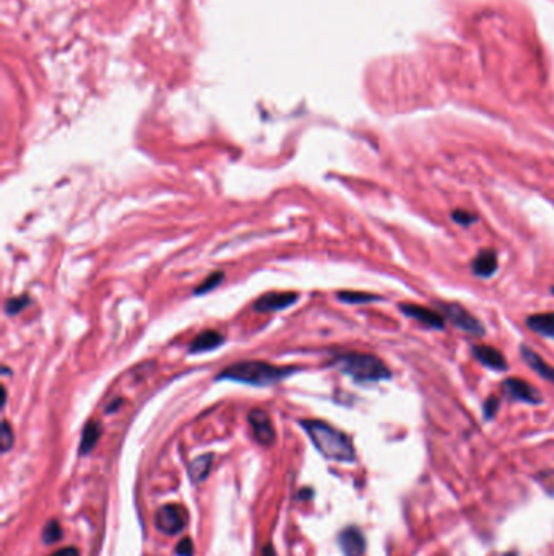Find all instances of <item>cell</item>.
<instances>
[{
  "instance_id": "ac0fdd59",
  "label": "cell",
  "mask_w": 554,
  "mask_h": 556,
  "mask_svg": "<svg viewBox=\"0 0 554 556\" xmlns=\"http://www.w3.org/2000/svg\"><path fill=\"white\" fill-rule=\"evenodd\" d=\"M340 301L346 303V305H366V303L372 301H381L382 298L377 295H369V293H362V291H340L336 295Z\"/></svg>"
},
{
  "instance_id": "30bf717a",
  "label": "cell",
  "mask_w": 554,
  "mask_h": 556,
  "mask_svg": "<svg viewBox=\"0 0 554 556\" xmlns=\"http://www.w3.org/2000/svg\"><path fill=\"white\" fill-rule=\"evenodd\" d=\"M473 355L483 366L490 368L492 371H506L509 365L506 356L502 355L501 350L491 345H475L471 348Z\"/></svg>"
},
{
  "instance_id": "3957f363",
  "label": "cell",
  "mask_w": 554,
  "mask_h": 556,
  "mask_svg": "<svg viewBox=\"0 0 554 556\" xmlns=\"http://www.w3.org/2000/svg\"><path fill=\"white\" fill-rule=\"evenodd\" d=\"M332 365L357 384H374L392 377V371L379 356L361 352L336 353Z\"/></svg>"
},
{
  "instance_id": "9a60e30c",
  "label": "cell",
  "mask_w": 554,
  "mask_h": 556,
  "mask_svg": "<svg viewBox=\"0 0 554 556\" xmlns=\"http://www.w3.org/2000/svg\"><path fill=\"white\" fill-rule=\"evenodd\" d=\"M525 324L538 335L554 338V312H540V314L528 316Z\"/></svg>"
},
{
  "instance_id": "6da1fadb",
  "label": "cell",
  "mask_w": 554,
  "mask_h": 556,
  "mask_svg": "<svg viewBox=\"0 0 554 556\" xmlns=\"http://www.w3.org/2000/svg\"><path fill=\"white\" fill-rule=\"evenodd\" d=\"M301 426L307 436L325 459L335 462H353L356 459L355 446L343 431L320 422V419H302Z\"/></svg>"
},
{
  "instance_id": "9c48e42d",
  "label": "cell",
  "mask_w": 554,
  "mask_h": 556,
  "mask_svg": "<svg viewBox=\"0 0 554 556\" xmlns=\"http://www.w3.org/2000/svg\"><path fill=\"white\" fill-rule=\"evenodd\" d=\"M298 298H299L298 293L270 291L262 295L259 300L254 303V310L259 312H276L293 306L294 303L298 301Z\"/></svg>"
},
{
  "instance_id": "ba28073f",
  "label": "cell",
  "mask_w": 554,
  "mask_h": 556,
  "mask_svg": "<svg viewBox=\"0 0 554 556\" xmlns=\"http://www.w3.org/2000/svg\"><path fill=\"white\" fill-rule=\"evenodd\" d=\"M249 424L252 428L255 441L262 446H271L275 443V428L271 424L269 413L262 408H254L249 412Z\"/></svg>"
},
{
  "instance_id": "ffe728a7",
  "label": "cell",
  "mask_w": 554,
  "mask_h": 556,
  "mask_svg": "<svg viewBox=\"0 0 554 556\" xmlns=\"http://www.w3.org/2000/svg\"><path fill=\"white\" fill-rule=\"evenodd\" d=\"M223 277H225L223 272H213V274L206 277V280L201 283V285H199L197 288H195L194 295H205V293L211 291L213 288H216L221 282H223Z\"/></svg>"
},
{
  "instance_id": "44dd1931",
  "label": "cell",
  "mask_w": 554,
  "mask_h": 556,
  "mask_svg": "<svg viewBox=\"0 0 554 556\" xmlns=\"http://www.w3.org/2000/svg\"><path fill=\"white\" fill-rule=\"evenodd\" d=\"M28 301L29 298L27 295L10 298V300H7V303H5V312H7L8 316H17L22 312V310H24V307L28 306Z\"/></svg>"
},
{
  "instance_id": "2e32d148",
  "label": "cell",
  "mask_w": 554,
  "mask_h": 556,
  "mask_svg": "<svg viewBox=\"0 0 554 556\" xmlns=\"http://www.w3.org/2000/svg\"><path fill=\"white\" fill-rule=\"evenodd\" d=\"M101 431H103V428H101L99 422H94L93 419V422L87 423V426L83 428L82 433V441H80V454L82 456H87L97 446L98 439L101 438Z\"/></svg>"
},
{
  "instance_id": "d6986e66",
  "label": "cell",
  "mask_w": 554,
  "mask_h": 556,
  "mask_svg": "<svg viewBox=\"0 0 554 556\" xmlns=\"http://www.w3.org/2000/svg\"><path fill=\"white\" fill-rule=\"evenodd\" d=\"M62 538V529L57 520H49L46 527L43 530V542L48 545H52Z\"/></svg>"
},
{
  "instance_id": "484cf974",
  "label": "cell",
  "mask_w": 554,
  "mask_h": 556,
  "mask_svg": "<svg viewBox=\"0 0 554 556\" xmlns=\"http://www.w3.org/2000/svg\"><path fill=\"white\" fill-rule=\"evenodd\" d=\"M49 556H80V553H78L77 548L67 547V548H60V550H57V552L52 553V555H49Z\"/></svg>"
},
{
  "instance_id": "d4e9b609",
  "label": "cell",
  "mask_w": 554,
  "mask_h": 556,
  "mask_svg": "<svg viewBox=\"0 0 554 556\" xmlns=\"http://www.w3.org/2000/svg\"><path fill=\"white\" fill-rule=\"evenodd\" d=\"M176 553L179 556H192L194 555V545H192V540L190 538H184L180 540L178 548H176Z\"/></svg>"
},
{
  "instance_id": "603a6c76",
  "label": "cell",
  "mask_w": 554,
  "mask_h": 556,
  "mask_svg": "<svg viewBox=\"0 0 554 556\" xmlns=\"http://www.w3.org/2000/svg\"><path fill=\"white\" fill-rule=\"evenodd\" d=\"M0 444H2V452H8L13 447V431L10 428L7 419L2 423V433H0Z\"/></svg>"
},
{
  "instance_id": "277c9868",
  "label": "cell",
  "mask_w": 554,
  "mask_h": 556,
  "mask_svg": "<svg viewBox=\"0 0 554 556\" xmlns=\"http://www.w3.org/2000/svg\"><path fill=\"white\" fill-rule=\"evenodd\" d=\"M439 310L442 316L446 317V321L452 322L453 327H457L458 331L468 333L473 337H483L485 335V326L481 324V321H478L470 311H467L465 307L458 303H439Z\"/></svg>"
},
{
  "instance_id": "8992f818",
  "label": "cell",
  "mask_w": 554,
  "mask_h": 556,
  "mask_svg": "<svg viewBox=\"0 0 554 556\" xmlns=\"http://www.w3.org/2000/svg\"><path fill=\"white\" fill-rule=\"evenodd\" d=\"M502 392L507 398L516 402H525L530 405L541 403V394L530 382L523 381L520 377H509L502 382Z\"/></svg>"
},
{
  "instance_id": "83f0119b",
  "label": "cell",
  "mask_w": 554,
  "mask_h": 556,
  "mask_svg": "<svg viewBox=\"0 0 554 556\" xmlns=\"http://www.w3.org/2000/svg\"><path fill=\"white\" fill-rule=\"evenodd\" d=\"M551 293L554 295V286H551Z\"/></svg>"
},
{
  "instance_id": "5bb4252c",
  "label": "cell",
  "mask_w": 554,
  "mask_h": 556,
  "mask_svg": "<svg viewBox=\"0 0 554 556\" xmlns=\"http://www.w3.org/2000/svg\"><path fill=\"white\" fill-rule=\"evenodd\" d=\"M225 342V337L221 335L220 332L216 331H204L200 332L197 337L194 338L192 343H190L189 347V353L190 355H200V353H206V352H213L216 348L223 345Z\"/></svg>"
},
{
  "instance_id": "7c38bea8",
  "label": "cell",
  "mask_w": 554,
  "mask_h": 556,
  "mask_svg": "<svg viewBox=\"0 0 554 556\" xmlns=\"http://www.w3.org/2000/svg\"><path fill=\"white\" fill-rule=\"evenodd\" d=\"M339 543L346 556H361L366 550L364 535L361 534L360 529L348 527L340 534Z\"/></svg>"
},
{
  "instance_id": "7a4b0ae2",
  "label": "cell",
  "mask_w": 554,
  "mask_h": 556,
  "mask_svg": "<svg viewBox=\"0 0 554 556\" xmlns=\"http://www.w3.org/2000/svg\"><path fill=\"white\" fill-rule=\"evenodd\" d=\"M296 373L294 368H280L275 365H270L267 361L259 360H248V361H238L233 365L226 366L221 371L216 379L218 381H231L239 384H248V386H257V387H267L274 386L283 381L285 377H288L290 374Z\"/></svg>"
},
{
  "instance_id": "52a82bcc",
  "label": "cell",
  "mask_w": 554,
  "mask_h": 556,
  "mask_svg": "<svg viewBox=\"0 0 554 556\" xmlns=\"http://www.w3.org/2000/svg\"><path fill=\"white\" fill-rule=\"evenodd\" d=\"M400 311L406 317L420 322L425 327L436 328V331H442L446 327V317L442 316V312H437L431 307L415 305V303H403L400 305Z\"/></svg>"
},
{
  "instance_id": "e0dca14e",
  "label": "cell",
  "mask_w": 554,
  "mask_h": 556,
  "mask_svg": "<svg viewBox=\"0 0 554 556\" xmlns=\"http://www.w3.org/2000/svg\"><path fill=\"white\" fill-rule=\"evenodd\" d=\"M211 465H213V454H204L197 459H194L189 465V475L194 482H204L208 477Z\"/></svg>"
},
{
  "instance_id": "8fae6325",
  "label": "cell",
  "mask_w": 554,
  "mask_h": 556,
  "mask_svg": "<svg viewBox=\"0 0 554 556\" xmlns=\"http://www.w3.org/2000/svg\"><path fill=\"white\" fill-rule=\"evenodd\" d=\"M497 254L495 249H481L471 260V272L478 278H491L497 272Z\"/></svg>"
},
{
  "instance_id": "4fadbf2b",
  "label": "cell",
  "mask_w": 554,
  "mask_h": 556,
  "mask_svg": "<svg viewBox=\"0 0 554 556\" xmlns=\"http://www.w3.org/2000/svg\"><path fill=\"white\" fill-rule=\"evenodd\" d=\"M520 355H522V360L525 361V365L530 366L532 370L538 374V376L543 377L550 384H554V366L548 365V363L543 360V358L538 355L537 352H533L532 348L527 345L520 347Z\"/></svg>"
},
{
  "instance_id": "4316f807",
  "label": "cell",
  "mask_w": 554,
  "mask_h": 556,
  "mask_svg": "<svg viewBox=\"0 0 554 556\" xmlns=\"http://www.w3.org/2000/svg\"><path fill=\"white\" fill-rule=\"evenodd\" d=\"M262 556H276V552H275V548L271 547L270 543H267L264 548H262Z\"/></svg>"
},
{
  "instance_id": "7402d4cb",
  "label": "cell",
  "mask_w": 554,
  "mask_h": 556,
  "mask_svg": "<svg viewBox=\"0 0 554 556\" xmlns=\"http://www.w3.org/2000/svg\"><path fill=\"white\" fill-rule=\"evenodd\" d=\"M452 220L455 221L457 225H460V226H470L478 220V216L475 214H471V211H468V210L455 209V210L452 211Z\"/></svg>"
},
{
  "instance_id": "cb8c5ba5",
  "label": "cell",
  "mask_w": 554,
  "mask_h": 556,
  "mask_svg": "<svg viewBox=\"0 0 554 556\" xmlns=\"http://www.w3.org/2000/svg\"><path fill=\"white\" fill-rule=\"evenodd\" d=\"M497 410H499V398L497 397H490L483 405V413H485L486 419L495 418Z\"/></svg>"
},
{
  "instance_id": "5b68a950",
  "label": "cell",
  "mask_w": 554,
  "mask_h": 556,
  "mask_svg": "<svg viewBox=\"0 0 554 556\" xmlns=\"http://www.w3.org/2000/svg\"><path fill=\"white\" fill-rule=\"evenodd\" d=\"M155 524L159 532L176 535L185 529L187 513H185L183 506H178V504H166V506L159 508L158 513H156Z\"/></svg>"
}]
</instances>
